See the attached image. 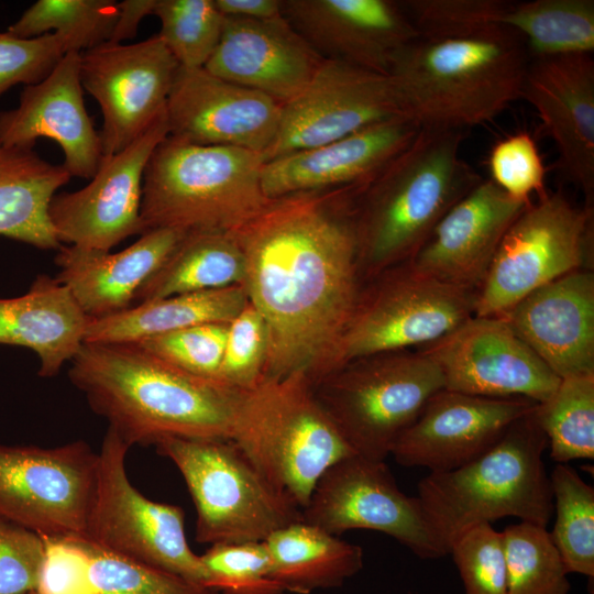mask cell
<instances>
[{
	"instance_id": "obj_30",
	"label": "cell",
	"mask_w": 594,
	"mask_h": 594,
	"mask_svg": "<svg viewBox=\"0 0 594 594\" xmlns=\"http://www.w3.org/2000/svg\"><path fill=\"white\" fill-rule=\"evenodd\" d=\"M70 175L33 148L0 147V235L41 250H58L48 217L57 189Z\"/></svg>"
},
{
	"instance_id": "obj_35",
	"label": "cell",
	"mask_w": 594,
	"mask_h": 594,
	"mask_svg": "<svg viewBox=\"0 0 594 594\" xmlns=\"http://www.w3.org/2000/svg\"><path fill=\"white\" fill-rule=\"evenodd\" d=\"M550 477L556 521L549 531L568 573L594 579V488L566 463Z\"/></svg>"
},
{
	"instance_id": "obj_28",
	"label": "cell",
	"mask_w": 594,
	"mask_h": 594,
	"mask_svg": "<svg viewBox=\"0 0 594 594\" xmlns=\"http://www.w3.org/2000/svg\"><path fill=\"white\" fill-rule=\"evenodd\" d=\"M185 233L167 228L150 230L116 253L61 245L54 257L59 268L56 278L90 319L119 314L133 306L138 290Z\"/></svg>"
},
{
	"instance_id": "obj_50",
	"label": "cell",
	"mask_w": 594,
	"mask_h": 594,
	"mask_svg": "<svg viewBox=\"0 0 594 594\" xmlns=\"http://www.w3.org/2000/svg\"><path fill=\"white\" fill-rule=\"evenodd\" d=\"M223 16L273 19L282 15V0H213Z\"/></svg>"
},
{
	"instance_id": "obj_39",
	"label": "cell",
	"mask_w": 594,
	"mask_h": 594,
	"mask_svg": "<svg viewBox=\"0 0 594 594\" xmlns=\"http://www.w3.org/2000/svg\"><path fill=\"white\" fill-rule=\"evenodd\" d=\"M501 532L507 594H570L569 573L546 527L520 521Z\"/></svg>"
},
{
	"instance_id": "obj_47",
	"label": "cell",
	"mask_w": 594,
	"mask_h": 594,
	"mask_svg": "<svg viewBox=\"0 0 594 594\" xmlns=\"http://www.w3.org/2000/svg\"><path fill=\"white\" fill-rule=\"evenodd\" d=\"M68 52V41L56 33L20 38L0 32V96L18 84L40 82Z\"/></svg>"
},
{
	"instance_id": "obj_4",
	"label": "cell",
	"mask_w": 594,
	"mask_h": 594,
	"mask_svg": "<svg viewBox=\"0 0 594 594\" xmlns=\"http://www.w3.org/2000/svg\"><path fill=\"white\" fill-rule=\"evenodd\" d=\"M529 59L521 36L503 26L471 37H418L394 56L388 75L419 128L466 131L520 99Z\"/></svg>"
},
{
	"instance_id": "obj_51",
	"label": "cell",
	"mask_w": 594,
	"mask_h": 594,
	"mask_svg": "<svg viewBox=\"0 0 594 594\" xmlns=\"http://www.w3.org/2000/svg\"><path fill=\"white\" fill-rule=\"evenodd\" d=\"M29 594H42V593L35 590V591L30 592Z\"/></svg>"
},
{
	"instance_id": "obj_27",
	"label": "cell",
	"mask_w": 594,
	"mask_h": 594,
	"mask_svg": "<svg viewBox=\"0 0 594 594\" xmlns=\"http://www.w3.org/2000/svg\"><path fill=\"white\" fill-rule=\"evenodd\" d=\"M529 204L482 179L446 213L409 262L439 280L476 292L506 231Z\"/></svg>"
},
{
	"instance_id": "obj_16",
	"label": "cell",
	"mask_w": 594,
	"mask_h": 594,
	"mask_svg": "<svg viewBox=\"0 0 594 594\" xmlns=\"http://www.w3.org/2000/svg\"><path fill=\"white\" fill-rule=\"evenodd\" d=\"M178 67L157 34L134 44L105 42L80 53L82 89L103 117L102 155L128 147L166 111Z\"/></svg>"
},
{
	"instance_id": "obj_41",
	"label": "cell",
	"mask_w": 594,
	"mask_h": 594,
	"mask_svg": "<svg viewBox=\"0 0 594 594\" xmlns=\"http://www.w3.org/2000/svg\"><path fill=\"white\" fill-rule=\"evenodd\" d=\"M509 3L506 0L400 1L419 37L431 40L477 36L503 28Z\"/></svg>"
},
{
	"instance_id": "obj_5",
	"label": "cell",
	"mask_w": 594,
	"mask_h": 594,
	"mask_svg": "<svg viewBox=\"0 0 594 594\" xmlns=\"http://www.w3.org/2000/svg\"><path fill=\"white\" fill-rule=\"evenodd\" d=\"M535 409L480 457L451 471L430 472L418 483L417 498L443 556L470 528L505 517L547 528L553 515L542 460L548 440Z\"/></svg>"
},
{
	"instance_id": "obj_31",
	"label": "cell",
	"mask_w": 594,
	"mask_h": 594,
	"mask_svg": "<svg viewBox=\"0 0 594 594\" xmlns=\"http://www.w3.org/2000/svg\"><path fill=\"white\" fill-rule=\"evenodd\" d=\"M249 302L243 285L180 294L90 319L84 343H130L202 323H228Z\"/></svg>"
},
{
	"instance_id": "obj_23",
	"label": "cell",
	"mask_w": 594,
	"mask_h": 594,
	"mask_svg": "<svg viewBox=\"0 0 594 594\" xmlns=\"http://www.w3.org/2000/svg\"><path fill=\"white\" fill-rule=\"evenodd\" d=\"M79 64V52L66 53L43 80L23 88L16 108L0 112V147L33 148L37 139H52L70 176L94 177L102 148L85 107Z\"/></svg>"
},
{
	"instance_id": "obj_49",
	"label": "cell",
	"mask_w": 594,
	"mask_h": 594,
	"mask_svg": "<svg viewBox=\"0 0 594 594\" xmlns=\"http://www.w3.org/2000/svg\"><path fill=\"white\" fill-rule=\"evenodd\" d=\"M156 0H124L118 2V18L109 43L122 44L124 40L133 38L138 33L140 22L153 14Z\"/></svg>"
},
{
	"instance_id": "obj_7",
	"label": "cell",
	"mask_w": 594,
	"mask_h": 594,
	"mask_svg": "<svg viewBox=\"0 0 594 594\" xmlns=\"http://www.w3.org/2000/svg\"><path fill=\"white\" fill-rule=\"evenodd\" d=\"M232 441L300 510L321 475L355 454L318 402L304 371L265 380L248 391Z\"/></svg>"
},
{
	"instance_id": "obj_48",
	"label": "cell",
	"mask_w": 594,
	"mask_h": 594,
	"mask_svg": "<svg viewBox=\"0 0 594 594\" xmlns=\"http://www.w3.org/2000/svg\"><path fill=\"white\" fill-rule=\"evenodd\" d=\"M46 549V538L0 518V594L35 591Z\"/></svg>"
},
{
	"instance_id": "obj_18",
	"label": "cell",
	"mask_w": 594,
	"mask_h": 594,
	"mask_svg": "<svg viewBox=\"0 0 594 594\" xmlns=\"http://www.w3.org/2000/svg\"><path fill=\"white\" fill-rule=\"evenodd\" d=\"M168 135L166 111L124 150L102 155L84 188L56 194L48 217L58 241L110 251L142 234L140 217L144 169L154 148Z\"/></svg>"
},
{
	"instance_id": "obj_9",
	"label": "cell",
	"mask_w": 594,
	"mask_h": 594,
	"mask_svg": "<svg viewBox=\"0 0 594 594\" xmlns=\"http://www.w3.org/2000/svg\"><path fill=\"white\" fill-rule=\"evenodd\" d=\"M476 292L444 283L410 262L364 282L337 342L310 378L371 354L418 349L474 316Z\"/></svg>"
},
{
	"instance_id": "obj_22",
	"label": "cell",
	"mask_w": 594,
	"mask_h": 594,
	"mask_svg": "<svg viewBox=\"0 0 594 594\" xmlns=\"http://www.w3.org/2000/svg\"><path fill=\"white\" fill-rule=\"evenodd\" d=\"M282 15L321 57L384 75L419 37L400 1L282 0Z\"/></svg>"
},
{
	"instance_id": "obj_37",
	"label": "cell",
	"mask_w": 594,
	"mask_h": 594,
	"mask_svg": "<svg viewBox=\"0 0 594 594\" xmlns=\"http://www.w3.org/2000/svg\"><path fill=\"white\" fill-rule=\"evenodd\" d=\"M82 560L86 594H210L178 575L105 549L84 536L66 538Z\"/></svg>"
},
{
	"instance_id": "obj_25",
	"label": "cell",
	"mask_w": 594,
	"mask_h": 594,
	"mask_svg": "<svg viewBox=\"0 0 594 594\" xmlns=\"http://www.w3.org/2000/svg\"><path fill=\"white\" fill-rule=\"evenodd\" d=\"M560 378L594 373V273L565 274L498 316Z\"/></svg>"
},
{
	"instance_id": "obj_13",
	"label": "cell",
	"mask_w": 594,
	"mask_h": 594,
	"mask_svg": "<svg viewBox=\"0 0 594 594\" xmlns=\"http://www.w3.org/2000/svg\"><path fill=\"white\" fill-rule=\"evenodd\" d=\"M98 460L84 440L0 444V518L48 539L85 536Z\"/></svg>"
},
{
	"instance_id": "obj_20",
	"label": "cell",
	"mask_w": 594,
	"mask_h": 594,
	"mask_svg": "<svg viewBox=\"0 0 594 594\" xmlns=\"http://www.w3.org/2000/svg\"><path fill=\"white\" fill-rule=\"evenodd\" d=\"M536 406L526 398H490L442 388L398 437L391 455L407 468L458 469L488 450Z\"/></svg>"
},
{
	"instance_id": "obj_40",
	"label": "cell",
	"mask_w": 594,
	"mask_h": 594,
	"mask_svg": "<svg viewBox=\"0 0 594 594\" xmlns=\"http://www.w3.org/2000/svg\"><path fill=\"white\" fill-rule=\"evenodd\" d=\"M157 34L179 66L204 67L221 36L224 16L213 0H156Z\"/></svg>"
},
{
	"instance_id": "obj_1",
	"label": "cell",
	"mask_w": 594,
	"mask_h": 594,
	"mask_svg": "<svg viewBox=\"0 0 594 594\" xmlns=\"http://www.w3.org/2000/svg\"><path fill=\"white\" fill-rule=\"evenodd\" d=\"M361 186L270 199L229 230L244 257L249 302L267 328L263 381L297 371L311 378L342 332L362 286L354 232Z\"/></svg>"
},
{
	"instance_id": "obj_29",
	"label": "cell",
	"mask_w": 594,
	"mask_h": 594,
	"mask_svg": "<svg viewBox=\"0 0 594 594\" xmlns=\"http://www.w3.org/2000/svg\"><path fill=\"white\" fill-rule=\"evenodd\" d=\"M89 320L66 286L40 274L25 294L0 298V344L32 350L51 378L82 346Z\"/></svg>"
},
{
	"instance_id": "obj_36",
	"label": "cell",
	"mask_w": 594,
	"mask_h": 594,
	"mask_svg": "<svg viewBox=\"0 0 594 594\" xmlns=\"http://www.w3.org/2000/svg\"><path fill=\"white\" fill-rule=\"evenodd\" d=\"M558 463L594 458V373L560 380L553 394L535 409Z\"/></svg>"
},
{
	"instance_id": "obj_43",
	"label": "cell",
	"mask_w": 594,
	"mask_h": 594,
	"mask_svg": "<svg viewBox=\"0 0 594 594\" xmlns=\"http://www.w3.org/2000/svg\"><path fill=\"white\" fill-rule=\"evenodd\" d=\"M227 328L228 323L196 324L134 343L176 369L196 376L218 380Z\"/></svg>"
},
{
	"instance_id": "obj_45",
	"label": "cell",
	"mask_w": 594,
	"mask_h": 594,
	"mask_svg": "<svg viewBox=\"0 0 594 594\" xmlns=\"http://www.w3.org/2000/svg\"><path fill=\"white\" fill-rule=\"evenodd\" d=\"M449 554L461 576L464 594H507L502 532L491 524L463 532Z\"/></svg>"
},
{
	"instance_id": "obj_12",
	"label": "cell",
	"mask_w": 594,
	"mask_h": 594,
	"mask_svg": "<svg viewBox=\"0 0 594 594\" xmlns=\"http://www.w3.org/2000/svg\"><path fill=\"white\" fill-rule=\"evenodd\" d=\"M129 449L116 431L107 429L84 537L209 590L210 575L186 539L183 508L154 502L132 485L125 470Z\"/></svg>"
},
{
	"instance_id": "obj_32",
	"label": "cell",
	"mask_w": 594,
	"mask_h": 594,
	"mask_svg": "<svg viewBox=\"0 0 594 594\" xmlns=\"http://www.w3.org/2000/svg\"><path fill=\"white\" fill-rule=\"evenodd\" d=\"M272 576L285 592L310 594L336 588L363 568V550L339 536L299 520L265 541Z\"/></svg>"
},
{
	"instance_id": "obj_52",
	"label": "cell",
	"mask_w": 594,
	"mask_h": 594,
	"mask_svg": "<svg viewBox=\"0 0 594 594\" xmlns=\"http://www.w3.org/2000/svg\"><path fill=\"white\" fill-rule=\"evenodd\" d=\"M210 594H221V593L212 591Z\"/></svg>"
},
{
	"instance_id": "obj_33",
	"label": "cell",
	"mask_w": 594,
	"mask_h": 594,
	"mask_svg": "<svg viewBox=\"0 0 594 594\" xmlns=\"http://www.w3.org/2000/svg\"><path fill=\"white\" fill-rule=\"evenodd\" d=\"M244 275L242 251L229 231H188L141 286L134 301L243 285Z\"/></svg>"
},
{
	"instance_id": "obj_10",
	"label": "cell",
	"mask_w": 594,
	"mask_h": 594,
	"mask_svg": "<svg viewBox=\"0 0 594 594\" xmlns=\"http://www.w3.org/2000/svg\"><path fill=\"white\" fill-rule=\"evenodd\" d=\"M182 474L196 507L197 542H261L302 520L232 440L167 438L155 444Z\"/></svg>"
},
{
	"instance_id": "obj_38",
	"label": "cell",
	"mask_w": 594,
	"mask_h": 594,
	"mask_svg": "<svg viewBox=\"0 0 594 594\" xmlns=\"http://www.w3.org/2000/svg\"><path fill=\"white\" fill-rule=\"evenodd\" d=\"M113 0H38L7 32L32 38L50 33L65 37L73 52L108 42L118 18Z\"/></svg>"
},
{
	"instance_id": "obj_46",
	"label": "cell",
	"mask_w": 594,
	"mask_h": 594,
	"mask_svg": "<svg viewBox=\"0 0 594 594\" xmlns=\"http://www.w3.org/2000/svg\"><path fill=\"white\" fill-rule=\"evenodd\" d=\"M491 180L509 197L529 204L547 194V169L534 138L517 132L496 142L488 156Z\"/></svg>"
},
{
	"instance_id": "obj_26",
	"label": "cell",
	"mask_w": 594,
	"mask_h": 594,
	"mask_svg": "<svg viewBox=\"0 0 594 594\" xmlns=\"http://www.w3.org/2000/svg\"><path fill=\"white\" fill-rule=\"evenodd\" d=\"M419 129L408 117L397 116L321 146L266 161L261 172L263 193L274 199L363 185L400 153Z\"/></svg>"
},
{
	"instance_id": "obj_2",
	"label": "cell",
	"mask_w": 594,
	"mask_h": 594,
	"mask_svg": "<svg viewBox=\"0 0 594 594\" xmlns=\"http://www.w3.org/2000/svg\"><path fill=\"white\" fill-rule=\"evenodd\" d=\"M68 377L131 448L167 438L232 440L244 391L193 375L136 343H84Z\"/></svg>"
},
{
	"instance_id": "obj_14",
	"label": "cell",
	"mask_w": 594,
	"mask_h": 594,
	"mask_svg": "<svg viewBox=\"0 0 594 594\" xmlns=\"http://www.w3.org/2000/svg\"><path fill=\"white\" fill-rule=\"evenodd\" d=\"M302 520L339 536L348 530L383 532L420 559L444 557L425 520L419 501L397 485L385 461L349 455L318 480Z\"/></svg>"
},
{
	"instance_id": "obj_3",
	"label": "cell",
	"mask_w": 594,
	"mask_h": 594,
	"mask_svg": "<svg viewBox=\"0 0 594 594\" xmlns=\"http://www.w3.org/2000/svg\"><path fill=\"white\" fill-rule=\"evenodd\" d=\"M465 131L420 128L361 186L354 206L362 284L411 261L446 213L483 178L460 157Z\"/></svg>"
},
{
	"instance_id": "obj_44",
	"label": "cell",
	"mask_w": 594,
	"mask_h": 594,
	"mask_svg": "<svg viewBox=\"0 0 594 594\" xmlns=\"http://www.w3.org/2000/svg\"><path fill=\"white\" fill-rule=\"evenodd\" d=\"M268 334L264 319L250 304L228 322L218 380L239 391H251L264 378Z\"/></svg>"
},
{
	"instance_id": "obj_15",
	"label": "cell",
	"mask_w": 594,
	"mask_h": 594,
	"mask_svg": "<svg viewBox=\"0 0 594 594\" xmlns=\"http://www.w3.org/2000/svg\"><path fill=\"white\" fill-rule=\"evenodd\" d=\"M397 116L405 114L389 75L324 58L306 87L282 105L276 136L263 157L321 146Z\"/></svg>"
},
{
	"instance_id": "obj_34",
	"label": "cell",
	"mask_w": 594,
	"mask_h": 594,
	"mask_svg": "<svg viewBox=\"0 0 594 594\" xmlns=\"http://www.w3.org/2000/svg\"><path fill=\"white\" fill-rule=\"evenodd\" d=\"M503 25L521 36L530 57L594 52L593 0L510 1Z\"/></svg>"
},
{
	"instance_id": "obj_42",
	"label": "cell",
	"mask_w": 594,
	"mask_h": 594,
	"mask_svg": "<svg viewBox=\"0 0 594 594\" xmlns=\"http://www.w3.org/2000/svg\"><path fill=\"white\" fill-rule=\"evenodd\" d=\"M210 581L209 590L221 594H283L272 576L264 541L210 546L200 556Z\"/></svg>"
},
{
	"instance_id": "obj_21",
	"label": "cell",
	"mask_w": 594,
	"mask_h": 594,
	"mask_svg": "<svg viewBox=\"0 0 594 594\" xmlns=\"http://www.w3.org/2000/svg\"><path fill=\"white\" fill-rule=\"evenodd\" d=\"M520 99L539 116L558 152L557 166L592 205L594 198L593 54L530 57Z\"/></svg>"
},
{
	"instance_id": "obj_17",
	"label": "cell",
	"mask_w": 594,
	"mask_h": 594,
	"mask_svg": "<svg viewBox=\"0 0 594 594\" xmlns=\"http://www.w3.org/2000/svg\"><path fill=\"white\" fill-rule=\"evenodd\" d=\"M441 371L444 388L490 398L540 404L560 378L499 317L472 316L442 338L418 348Z\"/></svg>"
},
{
	"instance_id": "obj_11",
	"label": "cell",
	"mask_w": 594,
	"mask_h": 594,
	"mask_svg": "<svg viewBox=\"0 0 594 594\" xmlns=\"http://www.w3.org/2000/svg\"><path fill=\"white\" fill-rule=\"evenodd\" d=\"M593 205L561 191L531 201L506 231L476 290L474 316L498 317L537 288L593 266Z\"/></svg>"
},
{
	"instance_id": "obj_8",
	"label": "cell",
	"mask_w": 594,
	"mask_h": 594,
	"mask_svg": "<svg viewBox=\"0 0 594 594\" xmlns=\"http://www.w3.org/2000/svg\"><path fill=\"white\" fill-rule=\"evenodd\" d=\"M315 395L358 455L385 461L428 399L444 388L438 365L418 349L352 360L312 383Z\"/></svg>"
},
{
	"instance_id": "obj_19",
	"label": "cell",
	"mask_w": 594,
	"mask_h": 594,
	"mask_svg": "<svg viewBox=\"0 0 594 594\" xmlns=\"http://www.w3.org/2000/svg\"><path fill=\"white\" fill-rule=\"evenodd\" d=\"M280 116L278 101L217 77L204 67L179 66L166 102L169 136L263 155L276 136Z\"/></svg>"
},
{
	"instance_id": "obj_6",
	"label": "cell",
	"mask_w": 594,
	"mask_h": 594,
	"mask_svg": "<svg viewBox=\"0 0 594 594\" xmlns=\"http://www.w3.org/2000/svg\"><path fill=\"white\" fill-rule=\"evenodd\" d=\"M264 162L254 151L196 145L167 135L144 169L142 233L238 227L270 200L261 184Z\"/></svg>"
},
{
	"instance_id": "obj_24",
	"label": "cell",
	"mask_w": 594,
	"mask_h": 594,
	"mask_svg": "<svg viewBox=\"0 0 594 594\" xmlns=\"http://www.w3.org/2000/svg\"><path fill=\"white\" fill-rule=\"evenodd\" d=\"M323 59L283 15L224 16L218 45L204 68L283 105L306 87Z\"/></svg>"
}]
</instances>
